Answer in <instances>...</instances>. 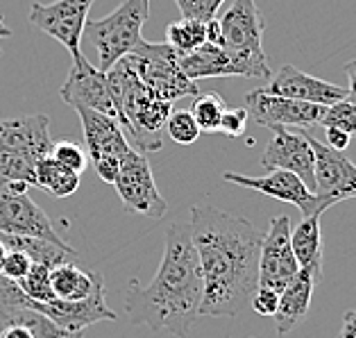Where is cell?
<instances>
[{
	"instance_id": "obj_1",
	"label": "cell",
	"mask_w": 356,
	"mask_h": 338,
	"mask_svg": "<svg viewBox=\"0 0 356 338\" xmlns=\"http://www.w3.org/2000/svg\"><path fill=\"white\" fill-rule=\"evenodd\" d=\"M188 230L202 275L200 316H238L259 286V248L264 232L252 220L213 204H195Z\"/></svg>"
},
{
	"instance_id": "obj_2",
	"label": "cell",
	"mask_w": 356,
	"mask_h": 338,
	"mask_svg": "<svg viewBox=\"0 0 356 338\" xmlns=\"http://www.w3.org/2000/svg\"><path fill=\"white\" fill-rule=\"evenodd\" d=\"M202 302V275L197 252L191 241L188 223H172L166 230L163 259L150 284L129 280L125 291V314L132 325H145L152 332L166 329L186 338Z\"/></svg>"
},
{
	"instance_id": "obj_3",
	"label": "cell",
	"mask_w": 356,
	"mask_h": 338,
	"mask_svg": "<svg viewBox=\"0 0 356 338\" xmlns=\"http://www.w3.org/2000/svg\"><path fill=\"white\" fill-rule=\"evenodd\" d=\"M107 84L114 98L123 111L129 145L138 152L161 150V129L166 127V120L172 111V105L161 100L141 77L136 75L129 59L123 57L105 73Z\"/></svg>"
},
{
	"instance_id": "obj_4",
	"label": "cell",
	"mask_w": 356,
	"mask_h": 338,
	"mask_svg": "<svg viewBox=\"0 0 356 338\" xmlns=\"http://www.w3.org/2000/svg\"><path fill=\"white\" fill-rule=\"evenodd\" d=\"M222 48L232 55L243 77H270V66L264 53V21L254 0H232L220 19Z\"/></svg>"
},
{
	"instance_id": "obj_5",
	"label": "cell",
	"mask_w": 356,
	"mask_h": 338,
	"mask_svg": "<svg viewBox=\"0 0 356 338\" xmlns=\"http://www.w3.org/2000/svg\"><path fill=\"white\" fill-rule=\"evenodd\" d=\"M150 16L147 0H125L105 19L84 23L86 39L93 43L98 53V68L107 73L118 59H123L141 41L143 23Z\"/></svg>"
},
{
	"instance_id": "obj_6",
	"label": "cell",
	"mask_w": 356,
	"mask_h": 338,
	"mask_svg": "<svg viewBox=\"0 0 356 338\" xmlns=\"http://www.w3.org/2000/svg\"><path fill=\"white\" fill-rule=\"evenodd\" d=\"M125 57L134 66L136 75L170 105L186 95H197V84L181 73L179 57L166 41L150 43L141 39Z\"/></svg>"
},
{
	"instance_id": "obj_7",
	"label": "cell",
	"mask_w": 356,
	"mask_h": 338,
	"mask_svg": "<svg viewBox=\"0 0 356 338\" xmlns=\"http://www.w3.org/2000/svg\"><path fill=\"white\" fill-rule=\"evenodd\" d=\"M304 134L314 148V200L316 211L323 216V211H327L329 207L356 198V166L345 152L329 148L327 143H320L314 134Z\"/></svg>"
},
{
	"instance_id": "obj_8",
	"label": "cell",
	"mask_w": 356,
	"mask_h": 338,
	"mask_svg": "<svg viewBox=\"0 0 356 338\" xmlns=\"http://www.w3.org/2000/svg\"><path fill=\"white\" fill-rule=\"evenodd\" d=\"M75 111L82 120V132H84L89 161L93 163V168L102 182L114 184L120 159L132 148L123 132V127H120L114 118L98 114V111H93V109L77 107Z\"/></svg>"
},
{
	"instance_id": "obj_9",
	"label": "cell",
	"mask_w": 356,
	"mask_h": 338,
	"mask_svg": "<svg viewBox=\"0 0 356 338\" xmlns=\"http://www.w3.org/2000/svg\"><path fill=\"white\" fill-rule=\"evenodd\" d=\"M114 186L129 214H141L159 220L168 211V202L159 193L145 152H138L134 148L127 150L125 157L120 159Z\"/></svg>"
},
{
	"instance_id": "obj_10",
	"label": "cell",
	"mask_w": 356,
	"mask_h": 338,
	"mask_svg": "<svg viewBox=\"0 0 356 338\" xmlns=\"http://www.w3.org/2000/svg\"><path fill=\"white\" fill-rule=\"evenodd\" d=\"M93 0H57V3L30 7V23L43 34L57 39L71 53L73 62L82 59L84 23L89 19Z\"/></svg>"
},
{
	"instance_id": "obj_11",
	"label": "cell",
	"mask_w": 356,
	"mask_h": 338,
	"mask_svg": "<svg viewBox=\"0 0 356 338\" xmlns=\"http://www.w3.org/2000/svg\"><path fill=\"white\" fill-rule=\"evenodd\" d=\"M59 93H62L66 105H71L73 109H93L98 114L114 118L120 127H125L123 111H120L114 93L109 89L105 73L98 66H93L86 57L75 59Z\"/></svg>"
},
{
	"instance_id": "obj_12",
	"label": "cell",
	"mask_w": 356,
	"mask_h": 338,
	"mask_svg": "<svg viewBox=\"0 0 356 338\" xmlns=\"http://www.w3.org/2000/svg\"><path fill=\"white\" fill-rule=\"evenodd\" d=\"M0 234L43 239L62 248H71L57 234L48 214L28 193L10 188L5 182H0Z\"/></svg>"
},
{
	"instance_id": "obj_13",
	"label": "cell",
	"mask_w": 356,
	"mask_h": 338,
	"mask_svg": "<svg viewBox=\"0 0 356 338\" xmlns=\"http://www.w3.org/2000/svg\"><path fill=\"white\" fill-rule=\"evenodd\" d=\"M298 271V259L291 250V218L273 216L259 248V286L282 291Z\"/></svg>"
},
{
	"instance_id": "obj_14",
	"label": "cell",
	"mask_w": 356,
	"mask_h": 338,
	"mask_svg": "<svg viewBox=\"0 0 356 338\" xmlns=\"http://www.w3.org/2000/svg\"><path fill=\"white\" fill-rule=\"evenodd\" d=\"M248 116L261 127H318L325 114V105L273 95L261 89L245 95Z\"/></svg>"
},
{
	"instance_id": "obj_15",
	"label": "cell",
	"mask_w": 356,
	"mask_h": 338,
	"mask_svg": "<svg viewBox=\"0 0 356 338\" xmlns=\"http://www.w3.org/2000/svg\"><path fill=\"white\" fill-rule=\"evenodd\" d=\"M261 166L266 170H291L314 193V148L304 132H293L291 127H273V138L268 141Z\"/></svg>"
},
{
	"instance_id": "obj_16",
	"label": "cell",
	"mask_w": 356,
	"mask_h": 338,
	"mask_svg": "<svg viewBox=\"0 0 356 338\" xmlns=\"http://www.w3.org/2000/svg\"><path fill=\"white\" fill-rule=\"evenodd\" d=\"M222 179L229 182V184H236L250 191H259L264 195H270L275 200L282 202H291L302 211V218H309V216H320L316 211V200L314 193L307 188V184L295 175L291 170H270L264 177H250V175H241V172H222Z\"/></svg>"
},
{
	"instance_id": "obj_17",
	"label": "cell",
	"mask_w": 356,
	"mask_h": 338,
	"mask_svg": "<svg viewBox=\"0 0 356 338\" xmlns=\"http://www.w3.org/2000/svg\"><path fill=\"white\" fill-rule=\"evenodd\" d=\"M30 309L39 311L46 318L53 320L55 325L68 332H84L86 327H91L95 323H102V320H116V311H111L107 305V291H105V282H102L98 289H95L89 298L77 300V302H30Z\"/></svg>"
},
{
	"instance_id": "obj_18",
	"label": "cell",
	"mask_w": 356,
	"mask_h": 338,
	"mask_svg": "<svg viewBox=\"0 0 356 338\" xmlns=\"http://www.w3.org/2000/svg\"><path fill=\"white\" fill-rule=\"evenodd\" d=\"M50 118L43 114L0 118V154L41 159L50 154Z\"/></svg>"
},
{
	"instance_id": "obj_19",
	"label": "cell",
	"mask_w": 356,
	"mask_h": 338,
	"mask_svg": "<svg viewBox=\"0 0 356 338\" xmlns=\"http://www.w3.org/2000/svg\"><path fill=\"white\" fill-rule=\"evenodd\" d=\"M261 91L273 95H284V98L314 102V105H334V102L347 98V91L343 86L325 82L320 77L300 71L298 66L284 64L280 71L270 77V84L261 86Z\"/></svg>"
},
{
	"instance_id": "obj_20",
	"label": "cell",
	"mask_w": 356,
	"mask_h": 338,
	"mask_svg": "<svg viewBox=\"0 0 356 338\" xmlns=\"http://www.w3.org/2000/svg\"><path fill=\"white\" fill-rule=\"evenodd\" d=\"M316 277L307 268H300L298 275L284 286L280 291V305L275 311V327L277 334L286 336L298 327L304 316L309 314L311 307V298H314V286H316Z\"/></svg>"
},
{
	"instance_id": "obj_21",
	"label": "cell",
	"mask_w": 356,
	"mask_h": 338,
	"mask_svg": "<svg viewBox=\"0 0 356 338\" xmlns=\"http://www.w3.org/2000/svg\"><path fill=\"white\" fill-rule=\"evenodd\" d=\"M179 68L193 82L207 80V77L238 75V68L234 64L232 55L222 46H213V43H202L191 53L179 55Z\"/></svg>"
},
{
	"instance_id": "obj_22",
	"label": "cell",
	"mask_w": 356,
	"mask_h": 338,
	"mask_svg": "<svg viewBox=\"0 0 356 338\" xmlns=\"http://www.w3.org/2000/svg\"><path fill=\"white\" fill-rule=\"evenodd\" d=\"M102 284V277L93 271L80 268L75 261L57 264L50 268V289L59 302H77L89 298Z\"/></svg>"
},
{
	"instance_id": "obj_23",
	"label": "cell",
	"mask_w": 356,
	"mask_h": 338,
	"mask_svg": "<svg viewBox=\"0 0 356 338\" xmlns=\"http://www.w3.org/2000/svg\"><path fill=\"white\" fill-rule=\"evenodd\" d=\"M291 250L300 268L314 273L316 282L323 275V234H320V216H309L291 230Z\"/></svg>"
},
{
	"instance_id": "obj_24",
	"label": "cell",
	"mask_w": 356,
	"mask_h": 338,
	"mask_svg": "<svg viewBox=\"0 0 356 338\" xmlns=\"http://www.w3.org/2000/svg\"><path fill=\"white\" fill-rule=\"evenodd\" d=\"M34 172H37V186L48 191V193L55 198H68L80 188V175L62 166V163L50 157V154H46V157H41L37 161Z\"/></svg>"
},
{
	"instance_id": "obj_25",
	"label": "cell",
	"mask_w": 356,
	"mask_h": 338,
	"mask_svg": "<svg viewBox=\"0 0 356 338\" xmlns=\"http://www.w3.org/2000/svg\"><path fill=\"white\" fill-rule=\"evenodd\" d=\"M207 41V23L195 19H179L166 28V43L175 50L177 57L200 48Z\"/></svg>"
},
{
	"instance_id": "obj_26",
	"label": "cell",
	"mask_w": 356,
	"mask_h": 338,
	"mask_svg": "<svg viewBox=\"0 0 356 338\" xmlns=\"http://www.w3.org/2000/svg\"><path fill=\"white\" fill-rule=\"evenodd\" d=\"M225 109H227V105H225V100L218 93H197L193 95V105H191L188 111L193 114L200 132L213 134L218 132Z\"/></svg>"
},
{
	"instance_id": "obj_27",
	"label": "cell",
	"mask_w": 356,
	"mask_h": 338,
	"mask_svg": "<svg viewBox=\"0 0 356 338\" xmlns=\"http://www.w3.org/2000/svg\"><path fill=\"white\" fill-rule=\"evenodd\" d=\"M21 286V291L34 302H55V293L50 289V266L43 264H32L30 273L23 277L21 282H16Z\"/></svg>"
},
{
	"instance_id": "obj_28",
	"label": "cell",
	"mask_w": 356,
	"mask_h": 338,
	"mask_svg": "<svg viewBox=\"0 0 356 338\" xmlns=\"http://www.w3.org/2000/svg\"><path fill=\"white\" fill-rule=\"evenodd\" d=\"M39 159L23 157V154H0V182H25L37 186V166Z\"/></svg>"
},
{
	"instance_id": "obj_29",
	"label": "cell",
	"mask_w": 356,
	"mask_h": 338,
	"mask_svg": "<svg viewBox=\"0 0 356 338\" xmlns=\"http://www.w3.org/2000/svg\"><path fill=\"white\" fill-rule=\"evenodd\" d=\"M166 132L175 143L179 145H193L200 138V127L195 123V118L186 109L170 111V116L166 120Z\"/></svg>"
},
{
	"instance_id": "obj_30",
	"label": "cell",
	"mask_w": 356,
	"mask_h": 338,
	"mask_svg": "<svg viewBox=\"0 0 356 338\" xmlns=\"http://www.w3.org/2000/svg\"><path fill=\"white\" fill-rule=\"evenodd\" d=\"M318 125H323L325 129L327 127L343 129V132L354 136L356 134V105L347 98L334 102V105L325 107V114L320 118Z\"/></svg>"
},
{
	"instance_id": "obj_31",
	"label": "cell",
	"mask_w": 356,
	"mask_h": 338,
	"mask_svg": "<svg viewBox=\"0 0 356 338\" xmlns=\"http://www.w3.org/2000/svg\"><path fill=\"white\" fill-rule=\"evenodd\" d=\"M50 157L57 159L62 166H66L68 170L77 172V175H82L89 166V154L82 148V145H77L75 141H68V138H62V141L53 143V148H50Z\"/></svg>"
},
{
	"instance_id": "obj_32",
	"label": "cell",
	"mask_w": 356,
	"mask_h": 338,
	"mask_svg": "<svg viewBox=\"0 0 356 338\" xmlns=\"http://www.w3.org/2000/svg\"><path fill=\"white\" fill-rule=\"evenodd\" d=\"M225 0H175L179 7L181 19H195V21H211L218 14Z\"/></svg>"
},
{
	"instance_id": "obj_33",
	"label": "cell",
	"mask_w": 356,
	"mask_h": 338,
	"mask_svg": "<svg viewBox=\"0 0 356 338\" xmlns=\"http://www.w3.org/2000/svg\"><path fill=\"white\" fill-rule=\"evenodd\" d=\"M32 264L34 261L23 252V250L7 248L5 259H3V266H0V275L7 277V280H12V282H21L23 277L30 273Z\"/></svg>"
},
{
	"instance_id": "obj_34",
	"label": "cell",
	"mask_w": 356,
	"mask_h": 338,
	"mask_svg": "<svg viewBox=\"0 0 356 338\" xmlns=\"http://www.w3.org/2000/svg\"><path fill=\"white\" fill-rule=\"evenodd\" d=\"M248 109L245 107H227L222 111V118H220V125H218V132L229 136V138H241L245 134V127H248Z\"/></svg>"
},
{
	"instance_id": "obj_35",
	"label": "cell",
	"mask_w": 356,
	"mask_h": 338,
	"mask_svg": "<svg viewBox=\"0 0 356 338\" xmlns=\"http://www.w3.org/2000/svg\"><path fill=\"white\" fill-rule=\"evenodd\" d=\"M277 305H280V291L268 289V286H257L250 298V307L257 311L259 316H275Z\"/></svg>"
},
{
	"instance_id": "obj_36",
	"label": "cell",
	"mask_w": 356,
	"mask_h": 338,
	"mask_svg": "<svg viewBox=\"0 0 356 338\" xmlns=\"http://www.w3.org/2000/svg\"><path fill=\"white\" fill-rule=\"evenodd\" d=\"M352 143V136L343 132V129H336V127H327V145L334 150H341L345 152L347 148H350Z\"/></svg>"
},
{
	"instance_id": "obj_37",
	"label": "cell",
	"mask_w": 356,
	"mask_h": 338,
	"mask_svg": "<svg viewBox=\"0 0 356 338\" xmlns=\"http://www.w3.org/2000/svg\"><path fill=\"white\" fill-rule=\"evenodd\" d=\"M345 75H347V100H352L356 105V59L345 64Z\"/></svg>"
},
{
	"instance_id": "obj_38",
	"label": "cell",
	"mask_w": 356,
	"mask_h": 338,
	"mask_svg": "<svg viewBox=\"0 0 356 338\" xmlns=\"http://www.w3.org/2000/svg\"><path fill=\"white\" fill-rule=\"evenodd\" d=\"M0 338H34V334L25 325H5L0 327Z\"/></svg>"
},
{
	"instance_id": "obj_39",
	"label": "cell",
	"mask_w": 356,
	"mask_h": 338,
	"mask_svg": "<svg viewBox=\"0 0 356 338\" xmlns=\"http://www.w3.org/2000/svg\"><path fill=\"white\" fill-rule=\"evenodd\" d=\"M204 43H213V46H222V32H220V23L218 16L211 21H207V41Z\"/></svg>"
},
{
	"instance_id": "obj_40",
	"label": "cell",
	"mask_w": 356,
	"mask_h": 338,
	"mask_svg": "<svg viewBox=\"0 0 356 338\" xmlns=\"http://www.w3.org/2000/svg\"><path fill=\"white\" fill-rule=\"evenodd\" d=\"M341 338H356V309L345 311V316H343V329H341Z\"/></svg>"
},
{
	"instance_id": "obj_41",
	"label": "cell",
	"mask_w": 356,
	"mask_h": 338,
	"mask_svg": "<svg viewBox=\"0 0 356 338\" xmlns=\"http://www.w3.org/2000/svg\"><path fill=\"white\" fill-rule=\"evenodd\" d=\"M5 252H7V248H5V243L0 241V266H3V259H5Z\"/></svg>"
},
{
	"instance_id": "obj_42",
	"label": "cell",
	"mask_w": 356,
	"mask_h": 338,
	"mask_svg": "<svg viewBox=\"0 0 356 338\" xmlns=\"http://www.w3.org/2000/svg\"><path fill=\"white\" fill-rule=\"evenodd\" d=\"M0 53H3V50H0Z\"/></svg>"
},
{
	"instance_id": "obj_43",
	"label": "cell",
	"mask_w": 356,
	"mask_h": 338,
	"mask_svg": "<svg viewBox=\"0 0 356 338\" xmlns=\"http://www.w3.org/2000/svg\"><path fill=\"white\" fill-rule=\"evenodd\" d=\"M147 3H150V0H147Z\"/></svg>"
}]
</instances>
